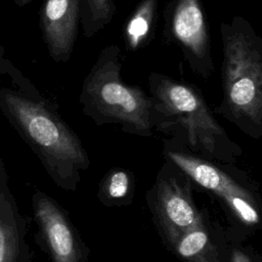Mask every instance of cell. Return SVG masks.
Here are the masks:
<instances>
[{
    "label": "cell",
    "mask_w": 262,
    "mask_h": 262,
    "mask_svg": "<svg viewBox=\"0 0 262 262\" xmlns=\"http://www.w3.org/2000/svg\"><path fill=\"white\" fill-rule=\"evenodd\" d=\"M0 110L10 126L37 156L53 183L75 192L89 156L77 135L57 112V106L39 91L29 94L0 87Z\"/></svg>",
    "instance_id": "cell-1"
},
{
    "label": "cell",
    "mask_w": 262,
    "mask_h": 262,
    "mask_svg": "<svg viewBox=\"0 0 262 262\" xmlns=\"http://www.w3.org/2000/svg\"><path fill=\"white\" fill-rule=\"evenodd\" d=\"M148 92L159 115L157 131L175 135L204 158L226 164L237 162L242 147L216 120L198 87L152 72L148 76Z\"/></svg>",
    "instance_id": "cell-2"
},
{
    "label": "cell",
    "mask_w": 262,
    "mask_h": 262,
    "mask_svg": "<svg viewBox=\"0 0 262 262\" xmlns=\"http://www.w3.org/2000/svg\"><path fill=\"white\" fill-rule=\"evenodd\" d=\"M222 99L215 113L253 139L262 136V38L234 15L220 25Z\"/></svg>",
    "instance_id": "cell-3"
},
{
    "label": "cell",
    "mask_w": 262,
    "mask_h": 262,
    "mask_svg": "<svg viewBox=\"0 0 262 262\" xmlns=\"http://www.w3.org/2000/svg\"><path fill=\"white\" fill-rule=\"evenodd\" d=\"M163 155L219 202L228 221L226 231L231 242H244L261 229V194L244 170L191 151L175 135L164 141Z\"/></svg>",
    "instance_id": "cell-4"
},
{
    "label": "cell",
    "mask_w": 262,
    "mask_h": 262,
    "mask_svg": "<svg viewBox=\"0 0 262 262\" xmlns=\"http://www.w3.org/2000/svg\"><path fill=\"white\" fill-rule=\"evenodd\" d=\"M121 53L118 44L100 50L81 87L82 112L96 126L117 124L128 134L151 136L159 121L155 100L122 80Z\"/></svg>",
    "instance_id": "cell-5"
},
{
    "label": "cell",
    "mask_w": 262,
    "mask_h": 262,
    "mask_svg": "<svg viewBox=\"0 0 262 262\" xmlns=\"http://www.w3.org/2000/svg\"><path fill=\"white\" fill-rule=\"evenodd\" d=\"M145 201L155 228L169 251L185 232L198 225L206 210L195 205L189 177L166 159L145 193Z\"/></svg>",
    "instance_id": "cell-6"
},
{
    "label": "cell",
    "mask_w": 262,
    "mask_h": 262,
    "mask_svg": "<svg viewBox=\"0 0 262 262\" xmlns=\"http://www.w3.org/2000/svg\"><path fill=\"white\" fill-rule=\"evenodd\" d=\"M163 40L182 53L191 73L209 79L215 73L206 11L202 0H168Z\"/></svg>",
    "instance_id": "cell-7"
},
{
    "label": "cell",
    "mask_w": 262,
    "mask_h": 262,
    "mask_svg": "<svg viewBox=\"0 0 262 262\" xmlns=\"http://www.w3.org/2000/svg\"><path fill=\"white\" fill-rule=\"evenodd\" d=\"M32 208L38 228L36 243L50 262H89L90 250L59 203L37 189L32 195Z\"/></svg>",
    "instance_id": "cell-8"
},
{
    "label": "cell",
    "mask_w": 262,
    "mask_h": 262,
    "mask_svg": "<svg viewBox=\"0 0 262 262\" xmlns=\"http://www.w3.org/2000/svg\"><path fill=\"white\" fill-rule=\"evenodd\" d=\"M82 0H43L39 26L51 59L67 62L74 51Z\"/></svg>",
    "instance_id": "cell-9"
},
{
    "label": "cell",
    "mask_w": 262,
    "mask_h": 262,
    "mask_svg": "<svg viewBox=\"0 0 262 262\" xmlns=\"http://www.w3.org/2000/svg\"><path fill=\"white\" fill-rule=\"evenodd\" d=\"M230 247L226 228L205 210L198 225L185 232L170 252L181 262H230Z\"/></svg>",
    "instance_id": "cell-10"
},
{
    "label": "cell",
    "mask_w": 262,
    "mask_h": 262,
    "mask_svg": "<svg viewBox=\"0 0 262 262\" xmlns=\"http://www.w3.org/2000/svg\"><path fill=\"white\" fill-rule=\"evenodd\" d=\"M27 232L28 218L18 209L3 164L0 166V262H33Z\"/></svg>",
    "instance_id": "cell-11"
},
{
    "label": "cell",
    "mask_w": 262,
    "mask_h": 262,
    "mask_svg": "<svg viewBox=\"0 0 262 262\" xmlns=\"http://www.w3.org/2000/svg\"><path fill=\"white\" fill-rule=\"evenodd\" d=\"M159 15V0H141L129 15L123 40L128 51H137L152 40Z\"/></svg>",
    "instance_id": "cell-12"
},
{
    "label": "cell",
    "mask_w": 262,
    "mask_h": 262,
    "mask_svg": "<svg viewBox=\"0 0 262 262\" xmlns=\"http://www.w3.org/2000/svg\"><path fill=\"white\" fill-rule=\"evenodd\" d=\"M134 191L133 172L123 167H114L100 180L96 195L103 206L121 208L133 202Z\"/></svg>",
    "instance_id": "cell-13"
},
{
    "label": "cell",
    "mask_w": 262,
    "mask_h": 262,
    "mask_svg": "<svg viewBox=\"0 0 262 262\" xmlns=\"http://www.w3.org/2000/svg\"><path fill=\"white\" fill-rule=\"evenodd\" d=\"M116 0H82L80 25L86 38H92L113 20Z\"/></svg>",
    "instance_id": "cell-14"
},
{
    "label": "cell",
    "mask_w": 262,
    "mask_h": 262,
    "mask_svg": "<svg viewBox=\"0 0 262 262\" xmlns=\"http://www.w3.org/2000/svg\"><path fill=\"white\" fill-rule=\"evenodd\" d=\"M230 262H261L258 253L243 242H231Z\"/></svg>",
    "instance_id": "cell-15"
},
{
    "label": "cell",
    "mask_w": 262,
    "mask_h": 262,
    "mask_svg": "<svg viewBox=\"0 0 262 262\" xmlns=\"http://www.w3.org/2000/svg\"><path fill=\"white\" fill-rule=\"evenodd\" d=\"M6 58H5V49L4 47L0 44V69L5 64L6 62Z\"/></svg>",
    "instance_id": "cell-16"
},
{
    "label": "cell",
    "mask_w": 262,
    "mask_h": 262,
    "mask_svg": "<svg viewBox=\"0 0 262 262\" xmlns=\"http://www.w3.org/2000/svg\"><path fill=\"white\" fill-rule=\"evenodd\" d=\"M33 0H13V2L15 3V5H17L18 7H24L26 5H28L29 3H31Z\"/></svg>",
    "instance_id": "cell-17"
},
{
    "label": "cell",
    "mask_w": 262,
    "mask_h": 262,
    "mask_svg": "<svg viewBox=\"0 0 262 262\" xmlns=\"http://www.w3.org/2000/svg\"><path fill=\"white\" fill-rule=\"evenodd\" d=\"M4 164V161H3V159H2V157H1V155H0V166H2Z\"/></svg>",
    "instance_id": "cell-18"
}]
</instances>
